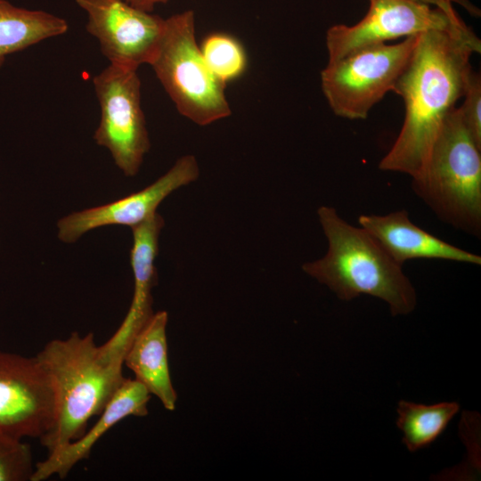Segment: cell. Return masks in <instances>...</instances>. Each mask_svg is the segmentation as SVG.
Returning a JSON list of instances; mask_svg holds the SVG:
<instances>
[{"label": "cell", "instance_id": "1", "mask_svg": "<svg viewBox=\"0 0 481 481\" xmlns=\"http://www.w3.org/2000/svg\"><path fill=\"white\" fill-rule=\"evenodd\" d=\"M481 52L474 32L430 29L419 34L393 92L404 103L401 131L379 168L418 176L449 112L463 96L472 71L470 58Z\"/></svg>", "mask_w": 481, "mask_h": 481}, {"label": "cell", "instance_id": "2", "mask_svg": "<svg viewBox=\"0 0 481 481\" xmlns=\"http://www.w3.org/2000/svg\"><path fill=\"white\" fill-rule=\"evenodd\" d=\"M317 216L328 249L320 259L302 265L306 274L340 300L363 294L386 302L393 316L414 310L417 298L412 282L371 233L347 223L332 207L321 206Z\"/></svg>", "mask_w": 481, "mask_h": 481}, {"label": "cell", "instance_id": "3", "mask_svg": "<svg viewBox=\"0 0 481 481\" xmlns=\"http://www.w3.org/2000/svg\"><path fill=\"white\" fill-rule=\"evenodd\" d=\"M55 391V418L40 438L48 453L77 439L100 415L126 378L124 363L104 359L93 333L53 339L35 355Z\"/></svg>", "mask_w": 481, "mask_h": 481}, {"label": "cell", "instance_id": "4", "mask_svg": "<svg viewBox=\"0 0 481 481\" xmlns=\"http://www.w3.org/2000/svg\"><path fill=\"white\" fill-rule=\"evenodd\" d=\"M412 190L445 224L481 235V147L458 108L447 115Z\"/></svg>", "mask_w": 481, "mask_h": 481}, {"label": "cell", "instance_id": "5", "mask_svg": "<svg viewBox=\"0 0 481 481\" xmlns=\"http://www.w3.org/2000/svg\"><path fill=\"white\" fill-rule=\"evenodd\" d=\"M150 65L178 112L193 123L207 126L231 115L225 85L209 69L196 43L192 10L165 19Z\"/></svg>", "mask_w": 481, "mask_h": 481}, {"label": "cell", "instance_id": "6", "mask_svg": "<svg viewBox=\"0 0 481 481\" xmlns=\"http://www.w3.org/2000/svg\"><path fill=\"white\" fill-rule=\"evenodd\" d=\"M418 37L368 46L329 60L321 72V86L333 113L350 120L366 118L372 107L394 90Z\"/></svg>", "mask_w": 481, "mask_h": 481}, {"label": "cell", "instance_id": "7", "mask_svg": "<svg viewBox=\"0 0 481 481\" xmlns=\"http://www.w3.org/2000/svg\"><path fill=\"white\" fill-rule=\"evenodd\" d=\"M93 84L101 108L94 139L109 150L126 176H135L151 146L137 69L110 64Z\"/></svg>", "mask_w": 481, "mask_h": 481}, {"label": "cell", "instance_id": "8", "mask_svg": "<svg viewBox=\"0 0 481 481\" xmlns=\"http://www.w3.org/2000/svg\"><path fill=\"white\" fill-rule=\"evenodd\" d=\"M54 418V387L37 357L0 351V433L41 438Z\"/></svg>", "mask_w": 481, "mask_h": 481}, {"label": "cell", "instance_id": "9", "mask_svg": "<svg viewBox=\"0 0 481 481\" xmlns=\"http://www.w3.org/2000/svg\"><path fill=\"white\" fill-rule=\"evenodd\" d=\"M430 29L473 32L455 25L441 10L414 0H369L366 15L356 24H337L327 30L329 60Z\"/></svg>", "mask_w": 481, "mask_h": 481}, {"label": "cell", "instance_id": "10", "mask_svg": "<svg viewBox=\"0 0 481 481\" xmlns=\"http://www.w3.org/2000/svg\"><path fill=\"white\" fill-rule=\"evenodd\" d=\"M87 15L89 34L110 64L137 69L150 64L161 41L165 19L124 0H76Z\"/></svg>", "mask_w": 481, "mask_h": 481}, {"label": "cell", "instance_id": "11", "mask_svg": "<svg viewBox=\"0 0 481 481\" xmlns=\"http://www.w3.org/2000/svg\"><path fill=\"white\" fill-rule=\"evenodd\" d=\"M200 175L192 155L178 159L170 169L144 189L111 203L74 212L60 219L58 237L66 243L77 241L87 232L107 225H138L156 212L173 192L194 182Z\"/></svg>", "mask_w": 481, "mask_h": 481}, {"label": "cell", "instance_id": "12", "mask_svg": "<svg viewBox=\"0 0 481 481\" xmlns=\"http://www.w3.org/2000/svg\"><path fill=\"white\" fill-rule=\"evenodd\" d=\"M164 219L159 214L132 227L130 264L134 274V294L130 307L116 332L100 346L105 359L124 362L133 339L154 314L151 289L157 282L155 259Z\"/></svg>", "mask_w": 481, "mask_h": 481}, {"label": "cell", "instance_id": "13", "mask_svg": "<svg viewBox=\"0 0 481 481\" xmlns=\"http://www.w3.org/2000/svg\"><path fill=\"white\" fill-rule=\"evenodd\" d=\"M358 224L400 265L412 259H440L475 265L481 257L452 245L413 224L405 209L387 215H361Z\"/></svg>", "mask_w": 481, "mask_h": 481}, {"label": "cell", "instance_id": "14", "mask_svg": "<svg viewBox=\"0 0 481 481\" xmlns=\"http://www.w3.org/2000/svg\"><path fill=\"white\" fill-rule=\"evenodd\" d=\"M150 398L151 394L142 383L125 379L94 426L36 463L30 481H43L53 475L64 478L77 463L88 458L94 445L114 425L128 416H146Z\"/></svg>", "mask_w": 481, "mask_h": 481}, {"label": "cell", "instance_id": "15", "mask_svg": "<svg viewBox=\"0 0 481 481\" xmlns=\"http://www.w3.org/2000/svg\"><path fill=\"white\" fill-rule=\"evenodd\" d=\"M167 313H154L133 339L124 357V365L165 409H175L177 394L173 387L167 341Z\"/></svg>", "mask_w": 481, "mask_h": 481}, {"label": "cell", "instance_id": "16", "mask_svg": "<svg viewBox=\"0 0 481 481\" xmlns=\"http://www.w3.org/2000/svg\"><path fill=\"white\" fill-rule=\"evenodd\" d=\"M68 29V22L61 17L0 0V68L7 55L62 35Z\"/></svg>", "mask_w": 481, "mask_h": 481}, {"label": "cell", "instance_id": "17", "mask_svg": "<svg viewBox=\"0 0 481 481\" xmlns=\"http://www.w3.org/2000/svg\"><path fill=\"white\" fill-rule=\"evenodd\" d=\"M457 402L426 405L401 400L396 425L403 432V444L413 452L433 443L459 412Z\"/></svg>", "mask_w": 481, "mask_h": 481}, {"label": "cell", "instance_id": "18", "mask_svg": "<svg viewBox=\"0 0 481 481\" xmlns=\"http://www.w3.org/2000/svg\"><path fill=\"white\" fill-rule=\"evenodd\" d=\"M200 49L209 69L224 85L241 76L246 69L245 51L230 35L210 34L204 38Z\"/></svg>", "mask_w": 481, "mask_h": 481}, {"label": "cell", "instance_id": "19", "mask_svg": "<svg viewBox=\"0 0 481 481\" xmlns=\"http://www.w3.org/2000/svg\"><path fill=\"white\" fill-rule=\"evenodd\" d=\"M34 470L30 446L0 433V481H30Z\"/></svg>", "mask_w": 481, "mask_h": 481}, {"label": "cell", "instance_id": "20", "mask_svg": "<svg viewBox=\"0 0 481 481\" xmlns=\"http://www.w3.org/2000/svg\"><path fill=\"white\" fill-rule=\"evenodd\" d=\"M463 104L459 107L461 118L479 147H481V78L471 71L463 94Z\"/></svg>", "mask_w": 481, "mask_h": 481}, {"label": "cell", "instance_id": "21", "mask_svg": "<svg viewBox=\"0 0 481 481\" xmlns=\"http://www.w3.org/2000/svg\"><path fill=\"white\" fill-rule=\"evenodd\" d=\"M430 6H434L444 12L449 19L459 27H467L461 18L456 12L453 4L463 7L474 17L480 16V10L469 0H414Z\"/></svg>", "mask_w": 481, "mask_h": 481}, {"label": "cell", "instance_id": "22", "mask_svg": "<svg viewBox=\"0 0 481 481\" xmlns=\"http://www.w3.org/2000/svg\"><path fill=\"white\" fill-rule=\"evenodd\" d=\"M124 1L139 10H142L147 12H151L157 4H166L169 0H124Z\"/></svg>", "mask_w": 481, "mask_h": 481}]
</instances>
